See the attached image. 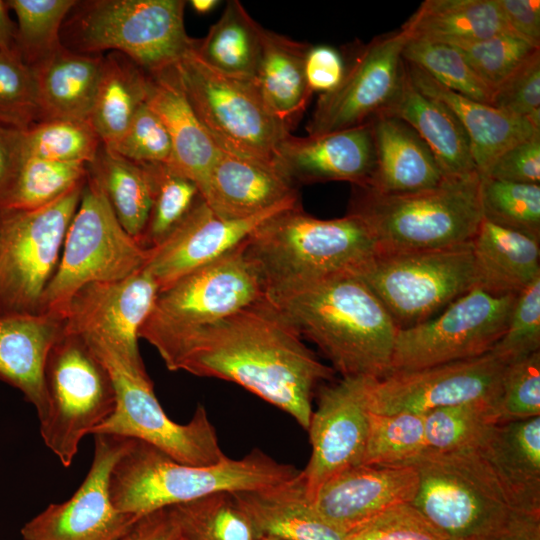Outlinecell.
<instances>
[{
    "label": "cell",
    "mask_w": 540,
    "mask_h": 540,
    "mask_svg": "<svg viewBox=\"0 0 540 540\" xmlns=\"http://www.w3.org/2000/svg\"><path fill=\"white\" fill-rule=\"evenodd\" d=\"M165 366L240 385L306 431L314 391L335 372L305 345L266 294L190 335Z\"/></svg>",
    "instance_id": "cell-1"
},
{
    "label": "cell",
    "mask_w": 540,
    "mask_h": 540,
    "mask_svg": "<svg viewBox=\"0 0 540 540\" xmlns=\"http://www.w3.org/2000/svg\"><path fill=\"white\" fill-rule=\"evenodd\" d=\"M266 296L342 377L381 379L391 372L398 327L356 275L271 288Z\"/></svg>",
    "instance_id": "cell-2"
},
{
    "label": "cell",
    "mask_w": 540,
    "mask_h": 540,
    "mask_svg": "<svg viewBox=\"0 0 540 540\" xmlns=\"http://www.w3.org/2000/svg\"><path fill=\"white\" fill-rule=\"evenodd\" d=\"M299 471L260 449L239 459L226 456L216 464L190 465L132 439L112 470L110 495L118 510L140 518L217 492L265 488L290 479Z\"/></svg>",
    "instance_id": "cell-3"
},
{
    "label": "cell",
    "mask_w": 540,
    "mask_h": 540,
    "mask_svg": "<svg viewBox=\"0 0 540 540\" xmlns=\"http://www.w3.org/2000/svg\"><path fill=\"white\" fill-rule=\"evenodd\" d=\"M266 290L355 274L378 254L375 238L361 216L319 219L301 205L259 225L245 240Z\"/></svg>",
    "instance_id": "cell-4"
},
{
    "label": "cell",
    "mask_w": 540,
    "mask_h": 540,
    "mask_svg": "<svg viewBox=\"0 0 540 540\" xmlns=\"http://www.w3.org/2000/svg\"><path fill=\"white\" fill-rule=\"evenodd\" d=\"M478 172L414 193L353 186L349 211L369 226L378 253L438 250L472 241L483 219Z\"/></svg>",
    "instance_id": "cell-5"
},
{
    "label": "cell",
    "mask_w": 540,
    "mask_h": 540,
    "mask_svg": "<svg viewBox=\"0 0 540 540\" xmlns=\"http://www.w3.org/2000/svg\"><path fill=\"white\" fill-rule=\"evenodd\" d=\"M183 0L77 2L61 31L72 51L122 53L149 75L174 67L194 48L184 27Z\"/></svg>",
    "instance_id": "cell-6"
},
{
    "label": "cell",
    "mask_w": 540,
    "mask_h": 540,
    "mask_svg": "<svg viewBox=\"0 0 540 540\" xmlns=\"http://www.w3.org/2000/svg\"><path fill=\"white\" fill-rule=\"evenodd\" d=\"M265 294L264 280L247 255L244 241L159 290L139 338L150 343L166 365L190 335Z\"/></svg>",
    "instance_id": "cell-7"
},
{
    "label": "cell",
    "mask_w": 540,
    "mask_h": 540,
    "mask_svg": "<svg viewBox=\"0 0 540 540\" xmlns=\"http://www.w3.org/2000/svg\"><path fill=\"white\" fill-rule=\"evenodd\" d=\"M47 412L40 421L46 447L64 467L81 440L114 412L116 393L110 373L79 333L63 328L44 365Z\"/></svg>",
    "instance_id": "cell-8"
},
{
    "label": "cell",
    "mask_w": 540,
    "mask_h": 540,
    "mask_svg": "<svg viewBox=\"0 0 540 540\" xmlns=\"http://www.w3.org/2000/svg\"><path fill=\"white\" fill-rule=\"evenodd\" d=\"M410 465L418 473L411 504L447 540H473L517 514L475 449L427 451Z\"/></svg>",
    "instance_id": "cell-9"
},
{
    "label": "cell",
    "mask_w": 540,
    "mask_h": 540,
    "mask_svg": "<svg viewBox=\"0 0 540 540\" xmlns=\"http://www.w3.org/2000/svg\"><path fill=\"white\" fill-rule=\"evenodd\" d=\"M81 335L107 367L116 393L114 412L93 435L143 441L176 461L196 466L216 464L226 457L204 406L198 405L186 424L172 421L156 398L146 370L134 368L103 339Z\"/></svg>",
    "instance_id": "cell-10"
},
{
    "label": "cell",
    "mask_w": 540,
    "mask_h": 540,
    "mask_svg": "<svg viewBox=\"0 0 540 540\" xmlns=\"http://www.w3.org/2000/svg\"><path fill=\"white\" fill-rule=\"evenodd\" d=\"M147 257L148 249L125 231L88 171L57 271L37 314L64 320L70 299L82 286L125 278L143 269Z\"/></svg>",
    "instance_id": "cell-11"
},
{
    "label": "cell",
    "mask_w": 540,
    "mask_h": 540,
    "mask_svg": "<svg viewBox=\"0 0 540 540\" xmlns=\"http://www.w3.org/2000/svg\"><path fill=\"white\" fill-rule=\"evenodd\" d=\"M175 68L191 106L221 151L277 166V147L290 130L270 110L254 80L212 69L194 48Z\"/></svg>",
    "instance_id": "cell-12"
},
{
    "label": "cell",
    "mask_w": 540,
    "mask_h": 540,
    "mask_svg": "<svg viewBox=\"0 0 540 540\" xmlns=\"http://www.w3.org/2000/svg\"><path fill=\"white\" fill-rule=\"evenodd\" d=\"M85 181L36 209H0V316L38 313Z\"/></svg>",
    "instance_id": "cell-13"
},
{
    "label": "cell",
    "mask_w": 540,
    "mask_h": 540,
    "mask_svg": "<svg viewBox=\"0 0 540 540\" xmlns=\"http://www.w3.org/2000/svg\"><path fill=\"white\" fill-rule=\"evenodd\" d=\"M354 275L398 329L419 324L477 286L471 242L438 250L378 253Z\"/></svg>",
    "instance_id": "cell-14"
},
{
    "label": "cell",
    "mask_w": 540,
    "mask_h": 540,
    "mask_svg": "<svg viewBox=\"0 0 540 540\" xmlns=\"http://www.w3.org/2000/svg\"><path fill=\"white\" fill-rule=\"evenodd\" d=\"M516 296L495 294L475 286L435 316L398 329L391 372L416 370L488 353L505 331Z\"/></svg>",
    "instance_id": "cell-15"
},
{
    "label": "cell",
    "mask_w": 540,
    "mask_h": 540,
    "mask_svg": "<svg viewBox=\"0 0 540 540\" xmlns=\"http://www.w3.org/2000/svg\"><path fill=\"white\" fill-rule=\"evenodd\" d=\"M410 37L402 28L375 36L345 60L341 82L321 94L307 124L308 135L363 125L393 101L405 74L403 49Z\"/></svg>",
    "instance_id": "cell-16"
},
{
    "label": "cell",
    "mask_w": 540,
    "mask_h": 540,
    "mask_svg": "<svg viewBox=\"0 0 540 540\" xmlns=\"http://www.w3.org/2000/svg\"><path fill=\"white\" fill-rule=\"evenodd\" d=\"M507 363L488 353L373 379L367 394L368 411L377 414H426L464 402L498 400Z\"/></svg>",
    "instance_id": "cell-17"
},
{
    "label": "cell",
    "mask_w": 540,
    "mask_h": 540,
    "mask_svg": "<svg viewBox=\"0 0 540 540\" xmlns=\"http://www.w3.org/2000/svg\"><path fill=\"white\" fill-rule=\"evenodd\" d=\"M132 439L94 435L92 464L65 502L50 504L21 529L24 540H117L138 519L118 510L110 495L112 470Z\"/></svg>",
    "instance_id": "cell-18"
},
{
    "label": "cell",
    "mask_w": 540,
    "mask_h": 540,
    "mask_svg": "<svg viewBox=\"0 0 540 540\" xmlns=\"http://www.w3.org/2000/svg\"><path fill=\"white\" fill-rule=\"evenodd\" d=\"M370 377H342L322 386L309 427L311 455L300 470L308 498L331 478L363 464L367 435Z\"/></svg>",
    "instance_id": "cell-19"
},
{
    "label": "cell",
    "mask_w": 540,
    "mask_h": 540,
    "mask_svg": "<svg viewBox=\"0 0 540 540\" xmlns=\"http://www.w3.org/2000/svg\"><path fill=\"white\" fill-rule=\"evenodd\" d=\"M158 292L157 282L144 268L122 279L88 283L70 299L64 327L103 339L134 368L145 370L139 332Z\"/></svg>",
    "instance_id": "cell-20"
},
{
    "label": "cell",
    "mask_w": 540,
    "mask_h": 540,
    "mask_svg": "<svg viewBox=\"0 0 540 540\" xmlns=\"http://www.w3.org/2000/svg\"><path fill=\"white\" fill-rule=\"evenodd\" d=\"M297 206H300L299 199L247 218L225 219L219 217L201 198L164 241L148 249L144 269L161 290L183 275L231 251L272 216Z\"/></svg>",
    "instance_id": "cell-21"
},
{
    "label": "cell",
    "mask_w": 540,
    "mask_h": 540,
    "mask_svg": "<svg viewBox=\"0 0 540 540\" xmlns=\"http://www.w3.org/2000/svg\"><path fill=\"white\" fill-rule=\"evenodd\" d=\"M417 488L412 465L360 464L327 481L312 503L327 523L348 534L392 506L411 503Z\"/></svg>",
    "instance_id": "cell-22"
},
{
    "label": "cell",
    "mask_w": 540,
    "mask_h": 540,
    "mask_svg": "<svg viewBox=\"0 0 540 540\" xmlns=\"http://www.w3.org/2000/svg\"><path fill=\"white\" fill-rule=\"evenodd\" d=\"M371 122L305 137L289 133L276 150L277 167L295 184L328 181L367 186L375 169Z\"/></svg>",
    "instance_id": "cell-23"
},
{
    "label": "cell",
    "mask_w": 540,
    "mask_h": 540,
    "mask_svg": "<svg viewBox=\"0 0 540 540\" xmlns=\"http://www.w3.org/2000/svg\"><path fill=\"white\" fill-rule=\"evenodd\" d=\"M475 450L513 510L540 517V416L495 425Z\"/></svg>",
    "instance_id": "cell-24"
},
{
    "label": "cell",
    "mask_w": 540,
    "mask_h": 540,
    "mask_svg": "<svg viewBox=\"0 0 540 540\" xmlns=\"http://www.w3.org/2000/svg\"><path fill=\"white\" fill-rule=\"evenodd\" d=\"M203 199L219 217L241 219L299 199V195L277 166L221 151Z\"/></svg>",
    "instance_id": "cell-25"
},
{
    "label": "cell",
    "mask_w": 540,
    "mask_h": 540,
    "mask_svg": "<svg viewBox=\"0 0 540 540\" xmlns=\"http://www.w3.org/2000/svg\"><path fill=\"white\" fill-rule=\"evenodd\" d=\"M146 103L168 131L173 149L172 167L194 181L203 197L221 150L191 106L175 66L149 75Z\"/></svg>",
    "instance_id": "cell-26"
},
{
    "label": "cell",
    "mask_w": 540,
    "mask_h": 540,
    "mask_svg": "<svg viewBox=\"0 0 540 540\" xmlns=\"http://www.w3.org/2000/svg\"><path fill=\"white\" fill-rule=\"evenodd\" d=\"M375 169L367 187L382 194H405L432 189L446 178L433 153L404 121L386 115L370 120Z\"/></svg>",
    "instance_id": "cell-27"
},
{
    "label": "cell",
    "mask_w": 540,
    "mask_h": 540,
    "mask_svg": "<svg viewBox=\"0 0 540 540\" xmlns=\"http://www.w3.org/2000/svg\"><path fill=\"white\" fill-rule=\"evenodd\" d=\"M238 504L259 536L280 540H348L327 523L308 498L300 471L280 483L234 492Z\"/></svg>",
    "instance_id": "cell-28"
},
{
    "label": "cell",
    "mask_w": 540,
    "mask_h": 540,
    "mask_svg": "<svg viewBox=\"0 0 540 540\" xmlns=\"http://www.w3.org/2000/svg\"><path fill=\"white\" fill-rule=\"evenodd\" d=\"M405 64L415 87L443 102L455 114L469 137L479 175L505 150L540 133L528 121L454 92L421 68Z\"/></svg>",
    "instance_id": "cell-29"
},
{
    "label": "cell",
    "mask_w": 540,
    "mask_h": 540,
    "mask_svg": "<svg viewBox=\"0 0 540 540\" xmlns=\"http://www.w3.org/2000/svg\"><path fill=\"white\" fill-rule=\"evenodd\" d=\"M64 328V320L49 315L0 316V380L20 390L36 409L47 412L44 365Z\"/></svg>",
    "instance_id": "cell-30"
},
{
    "label": "cell",
    "mask_w": 540,
    "mask_h": 540,
    "mask_svg": "<svg viewBox=\"0 0 540 540\" xmlns=\"http://www.w3.org/2000/svg\"><path fill=\"white\" fill-rule=\"evenodd\" d=\"M380 115L398 118L411 126L428 145L446 178L478 172L463 126L443 102L415 87L406 64L398 93Z\"/></svg>",
    "instance_id": "cell-31"
},
{
    "label": "cell",
    "mask_w": 540,
    "mask_h": 540,
    "mask_svg": "<svg viewBox=\"0 0 540 540\" xmlns=\"http://www.w3.org/2000/svg\"><path fill=\"white\" fill-rule=\"evenodd\" d=\"M477 286L517 295L540 277V240L482 219L471 241Z\"/></svg>",
    "instance_id": "cell-32"
},
{
    "label": "cell",
    "mask_w": 540,
    "mask_h": 540,
    "mask_svg": "<svg viewBox=\"0 0 540 540\" xmlns=\"http://www.w3.org/2000/svg\"><path fill=\"white\" fill-rule=\"evenodd\" d=\"M103 55L65 48L32 66L38 85L43 120H88L95 101Z\"/></svg>",
    "instance_id": "cell-33"
},
{
    "label": "cell",
    "mask_w": 540,
    "mask_h": 540,
    "mask_svg": "<svg viewBox=\"0 0 540 540\" xmlns=\"http://www.w3.org/2000/svg\"><path fill=\"white\" fill-rule=\"evenodd\" d=\"M310 45L261 29V55L254 79L273 114L291 130L305 111L312 92L305 75Z\"/></svg>",
    "instance_id": "cell-34"
},
{
    "label": "cell",
    "mask_w": 540,
    "mask_h": 540,
    "mask_svg": "<svg viewBox=\"0 0 540 540\" xmlns=\"http://www.w3.org/2000/svg\"><path fill=\"white\" fill-rule=\"evenodd\" d=\"M401 28L410 39L452 46L514 34L497 0H425Z\"/></svg>",
    "instance_id": "cell-35"
},
{
    "label": "cell",
    "mask_w": 540,
    "mask_h": 540,
    "mask_svg": "<svg viewBox=\"0 0 540 540\" xmlns=\"http://www.w3.org/2000/svg\"><path fill=\"white\" fill-rule=\"evenodd\" d=\"M149 74L122 53L103 55V65L89 122L102 144L117 141L146 103Z\"/></svg>",
    "instance_id": "cell-36"
},
{
    "label": "cell",
    "mask_w": 540,
    "mask_h": 540,
    "mask_svg": "<svg viewBox=\"0 0 540 540\" xmlns=\"http://www.w3.org/2000/svg\"><path fill=\"white\" fill-rule=\"evenodd\" d=\"M89 174L96 180L125 231L141 244L153 199V184L145 164L116 154L101 144Z\"/></svg>",
    "instance_id": "cell-37"
},
{
    "label": "cell",
    "mask_w": 540,
    "mask_h": 540,
    "mask_svg": "<svg viewBox=\"0 0 540 540\" xmlns=\"http://www.w3.org/2000/svg\"><path fill=\"white\" fill-rule=\"evenodd\" d=\"M261 29L240 1H228L207 35L195 39L194 52L222 74L254 80L261 55Z\"/></svg>",
    "instance_id": "cell-38"
},
{
    "label": "cell",
    "mask_w": 540,
    "mask_h": 540,
    "mask_svg": "<svg viewBox=\"0 0 540 540\" xmlns=\"http://www.w3.org/2000/svg\"><path fill=\"white\" fill-rule=\"evenodd\" d=\"M179 540H256L246 513L231 492H217L171 506Z\"/></svg>",
    "instance_id": "cell-39"
},
{
    "label": "cell",
    "mask_w": 540,
    "mask_h": 540,
    "mask_svg": "<svg viewBox=\"0 0 540 540\" xmlns=\"http://www.w3.org/2000/svg\"><path fill=\"white\" fill-rule=\"evenodd\" d=\"M424 415L428 451L477 449L499 424L497 400L479 399L441 407Z\"/></svg>",
    "instance_id": "cell-40"
},
{
    "label": "cell",
    "mask_w": 540,
    "mask_h": 540,
    "mask_svg": "<svg viewBox=\"0 0 540 540\" xmlns=\"http://www.w3.org/2000/svg\"><path fill=\"white\" fill-rule=\"evenodd\" d=\"M88 165L24 158L0 209L31 210L45 206L85 181Z\"/></svg>",
    "instance_id": "cell-41"
},
{
    "label": "cell",
    "mask_w": 540,
    "mask_h": 540,
    "mask_svg": "<svg viewBox=\"0 0 540 540\" xmlns=\"http://www.w3.org/2000/svg\"><path fill=\"white\" fill-rule=\"evenodd\" d=\"M78 1L8 0L17 17L16 46L22 60L34 66L60 48L62 27Z\"/></svg>",
    "instance_id": "cell-42"
},
{
    "label": "cell",
    "mask_w": 540,
    "mask_h": 540,
    "mask_svg": "<svg viewBox=\"0 0 540 540\" xmlns=\"http://www.w3.org/2000/svg\"><path fill=\"white\" fill-rule=\"evenodd\" d=\"M153 184V199L141 245L151 249L164 241L203 198L197 184L166 164H145Z\"/></svg>",
    "instance_id": "cell-43"
},
{
    "label": "cell",
    "mask_w": 540,
    "mask_h": 540,
    "mask_svg": "<svg viewBox=\"0 0 540 540\" xmlns=\"http://www.w3.org/2000/svg\"><path fill=\"white\" fill-rule=\"evenodd\" d=\"M427 451L424 415L368 411L363 464L410 465Z\"/></svg>",
    "instance_id": "cell-44"
},
{
    "label": "cell",
    "mask_w": 540,
    "mask_h": 540,
    "mask_svg": "<svg viewBox=\"0 0 540 540\" xmlns=\"http://www.w3.org/2000/svg\"><path fill=\"white\" fill-rule=\"evenodd\" d=\"M102 142L88 120H42L24 131L25 158L90 164Z\"/></svg>",
    "instance_id": "cell-45"
},
{
    "label": "cell",
    "mask_w": 540,
    "mask_h": 540,
    "mask_svg": "<svg viewBox=\"0 0 540 540\" xmlns=\"http://www.w3.org/2000/svg\"><path fill=\"white\" fill-rule=\"evenodd\" d=\"M403 59L413 64L450 90L470 99L491 105L492 91L470 68L454 46L421 39H409Z\"/></svg>",
    "instance_id": "cell-46"
},
{
    "label": "cell",
    "mask_w": 540,
    "mask_h": 540,
    "mask_svg": "<svg viewBox=\"0 0 540 540\" xmlns=\"http://www.w3.org/2000/svg\"><path fill=\"white\" fill-rule=\"evenodd\" d=\"M480 201L484 219L540 240V185L481 177Z\"/></svg>",
    "instance_id": "cell-47"
},
{
    "label": "cell",
    "mask_w": 540,
    "mask_h": 540,
    "mask_svg": "<svg viewBox=\"0 0 540 540\" xmlns=\"http://www.w3.org/2000/svg\"><path fill=\"white\" fill-rule=\"evenodd\" d=\"M42 120L33 68L17 52L0 51V124L26 131Z\"/></svg>",
    "instance_id": "cell-48"
},
{
    "label": "cell",
    "mask_w": 540,
    "mask_h": 540,
    "mask_svg": "<svg viewBox=\"0 0 540 540\" xmlns=\"http://www.w3.org/2000/svg\"><path fill=\"white\" fill-rule=\"evenodd\" d=\"M454 47L492 93L535 51L540 50L511 33Z\"/></svg>",
    "instance_id": "cell-49"
},
{
    "label": "cell",
    "mask_w": 540,
    "mask_h": 540,
    "mask_svg": "<svg viewBox=\"0 0 540 540\" xmlns=\"http://www.w3.org/2000/svg\"><path fill=\"white\" fill-rule=\"evenodd\" d=\"M540 351V277L517 294L507 326L491 352L507 364Z\"/></svg>",
    "instance_id": "cell-50"
},
{
    "label": "cell",
    "mask_w": 540,
    "mask_h": 540,
    "mask_svg": "<svg viewBox=\"0 0 540 540\" xmlns=\"http://www.w3.org/2000/svg\"><path fill=\"white\" fill-rule=\"evenodd\" d=\"M497 409L499 423L540 416V351L506 365Z\"/></svg>",
    "instance_id": "cell-51"
},
{
    "label": "cell",
    "mask_w": 540,
    "mask_h": 540,
    "mask_svg": "<svg viewBox=\"0 0 540 540\" xmlns=\"http://www.w3.org/2000/svg\"><path fill=\"white\" fill-rule=\"evenodd\" d=\"M106 147L138 164H173V149L168 131L147 103L135 114L124 134Z\"/></svg>",
    "instance_id": "cell-52"
},
{
    "label": "cell",
    "mask_w": 540,
    "mask_h": 540,
    "mask_svg": "<svg viewBox=\"0 0 540 540\" xmlns=\"http://www.w3.org/2000/svg\"><path fill=\"white\" fill-rule=\"evenodd\" d=\"M491 106L540 130V50L493 92Z\"/></svg>",
    "instance_id": "cell-53"
},
{
    "label": "cell",
    "mask_w": 540,
    "mask_h": 540,
    "mask_svg": "<svg viewBox=\"0 0 540 540\" xmlns=\"http://www.w3.org/2000/svg\"><path fill=\"white\" fill-rule=\"evenodd\" d=\"M348 540H447L411 503L392 506L347 534Z\"/></svg>",
    "instance_id": "cell-54"
},
{
    "label": "cell",
    "mask_w": 540,
    "mask_h": 540,
    "mask_svg": "<svg viewBox=\"0 0 540 540\" xmlns=\"http://www.w3.org/2000/svg\"><path fill=\"white\" fill-rule=\"evenodd\" d=\"M480 176L540 185V133L505 150Z\"/></svg>",
    "instance_id": "cell-55"
},
{
    "label": "cell",
    "mask_w": 540,
    "mask_h": 540,
    "mask_svg": "<svg viewBox=\"0 0 540 540\" xmlns=\"http://www.w3.org/2000/svg\"><path fill=\"white\" fill-rule=\"evenodd\" d=\"M346 63L341 52L328 45L309 47L305 58V75L312 93H328L338 86Z\"/></svg>",
    "instance_id": "cell-56"
},
{
    "label": "cell",
    "mask_w": 540,
    "mask_h": 540,
    "mask_svg": "<svg viewBox=\"0 0 540 540\" xmlns=\"http://www.w3.org/2000/svg\"><path fill=\"white\" fill-rule=\"evenodd\" d=\"M497 3L510 30L540 49V1L497 0Z\"/></svg>",
    "instance_id": "cell-57"
},
{
    "label": "cell",
    "mask_w": 540,
    "mask_h": 540,
    "mask_svg": "<svg viewBox=\"0 0 540 540\" xmlns=\"http://www.w3.org/2000/svg\"><path fill=\"white\" fill-rule=\"evenodd\" d=\"M24 158V131L0 124V201Z\"/></svg>",
    "instance_id": "cell-58"
},
{
    "label": "cell",
    "mask_w": 540,
    "mask_h": 540,
    "mask_svg": "<svg viewBox=\"0 0 540 540\" xmlns=\"http://www.w3.org/2000/svg\"><path fill=\"white\" fill-rule=\"evenodd\" d=\"M117 540H179L178 526L171 508H164L138 518Z\"/></svg>",
    "instance_id": "cell-59"
},
{
    "label": "cell",
    "mask_w": 540,
    "mask_h": 540,
    "mask_svg": "<svg viewBox=\"0 0 540 540\" xmlns=\"http://www.w3.org/2000/svg\"><path fill=\"white\" fill-rule=\"evenodd\" d=\"M473 540H540V517L517 513L501 528Z\"/></svg>",
    "instance_id": "cell-60"
},
{
    "label": "cell",
    "mask_w": 540,
    "mask_h": 540,
    "mask_svg": "<svg viewBox=\"0 0 540 540\" xmlns=\"http://www.w3.org/2000/svg\"><path fill=\"white\" fill-rule=\"evenodd\" d=\"M7 1L0 0V51L17 52L16 23L9 16ZM18 53V52H17Z\"/></svg>",
    "instance_id": "cell-61"
},
{
    "label": "cell",
    "mask_w": 540,
    "mask_h": 540,
    "mask_svg": "<svg viewBox=\"0 0 540 540\" xmlns=\"http://www.w3.org/2000/svg\"><path fill=\"white\" fill-rule=\"evenodd\" d=\"M192 9L198 14H207L215 9L220 1L218 0H191L189 2Z\"/></svg>",
    "instance_id": "cell-62"
},
{
    "label": "cell",
    "mask_w": 540,
    "mask_h": 540,
    "mask_svg": "<svg viewBox=\"0 0 540 540\" xmlns=\"http://www.w3.org/2000/svg\"><path fill=\"white\" fill-rule=\"evenodd\" d=\"M256 540H280V539L270 537V536H259V537H257Z\"/></svg>",
    "instance_id": "cell-63"
}]
</instances>
